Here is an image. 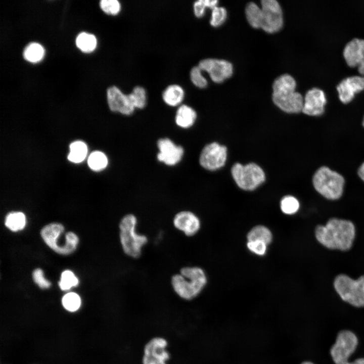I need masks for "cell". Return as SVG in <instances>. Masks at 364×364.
<instances>
[{
  "instance_id": "8fae6325",
  "label": "cell",
  "mask_w": 364,
  "mask_h": 364,
  "mask_svg": "<svg viewBox=\"0 0 364 364\" xmlns=\"http://www.w3.org/2000/svg\"><path fill=\"white\" fill-rule=\"evenodd\" d=\"M226 157V148L216 142H213L206 145L203 148L199 161L203 168L214 171L224 166Z\"/></svg>"
},
{
  "instance_id": "5b68a950",
  "label": "cell",
  "mask_w": 364,
  "mask_h": 364,
  "mask_svg": "<svg viewBox=\"0 0 364 364\" xmlns=\"http://www.w3.org/2000/svg\"><path fill=\"white\" fill-rule=\"evenodd\" d=\"M312 181L316 191L327 199L336 200L342 195L343 177L326 166H322L316 170Z\"/></svg>"
},
{
  "instance_id": "f546056e",
  "label": "cell",
  "mask_w": 364,
  "mask_h": 364,
  "mask_svg": "<svg viewBox=\"0 0 364 364\" xmlns=\"http://www.w3.org/2000/svg\"><path fill=\"white\" fill-rule=\"evenodd\" d=\"M62 303L64 308L67 311L74 312L80 308L81 301L80 297L77 294L70 292L63 297Z\"/></svg>"
},
{
  "instance_id": "ffe728a7",
  "label": "cell",
  "mask_w": 364,
  "mask_h": 364,
  "mask_svg": "<svg viewBox=\"0 0 364 364\" xmlns=\"http://www.w3.org/2000/svg\"><path fill=\"white\" fill-rule=\"evenodd\" d=\"M197 118V112L192 107L186 104H181L176 111L174 121L178 127L186 129L193 126Z\"/></svg>"
},
{
  "instance_id": "cb8c5ba5",
  "label": "cell",
  "mask_w": 364,
  "mask_h": 364,
  "mask_svg": "<svg viewBox=\"0 0 364 364\" xmlns=\"http://www.w3.org/2000/svg\"><path fill=\"white\" fill-rule=\"evenodd\" d=\"M25 224L26 217L22 212H11L6 217L5 225L12 231L17 232L23 229Z\"/></svg>"
},
{
  "instance_id": "ba28073f",
  "label": "cell",
  "mask_w": 364,
  "mask_h": 364,
  "mask_svg": "<svg viewBox=\"0 0 364 364\" xmlns=\"http://www.w3.org/2000/svg\"><path fill=\"white\" fill-rule=\"evenodd\" d=\"M231 173L238 186L244 190H255L265 179L263 169L254 163L245 165L237 163L233 166Z\"/></svg>"
},
{
  "instance_id": "52a82bcc",
  "label": "cell",
  "mask_w": 364,
  "mask_h": 364,
  "mask_svg": "<svg viewBox=\"0 0 364 364\" xmlns=\"http://www.w3.org/2000/svg\"><path fill=\"white\" fill-rule=\"evenodd\" d=\"M356 335L349 330H343L338 334L335 343L330 349V354L335 364H364V358L349 361V358L358 345Z\"/></svg>"
},
{
  "instance_id": "4316f807",
  "label": "cell",
  "mask_w": 364,
  "mask_h": 364,
  "mask_svg": "<svg viewBox=\"0 0 364 364\" xmlns=\"http://www.w3.org/2000/svg\"><path fill=\"white\" fill-rule=\"evenodd\" d=\"M248 241H260L266 245L272 240V234L267 228L263 225H257L253 228L248 234Z\"/></svg>"
},
{
  "instance_id": "3957f363",
  "label": "cell",
  "mask_w": 364,
  "mask_h": 364,
  "mask_svg": "<svg viewBox=\"0 0 364 364\" xmlns=\"http://www.w3.org/2000/svg\"><path fill=\"white\" fill-rule=\"evenodd\" d=\"M207 277L204 271L197 266H186L180 274L173 275L171 284L174 292L182 299L190 301L197 297L206 286Z\"/></svg>"
},
{
  "instance_id": "e0dca14e",
  "label": "cell",
  "mask_w": 364,
  "mask_h": 364,
  "mask_svg": "<svg viewBox=\"0 0 364 364\" xmlns=\"http://www.w3.org/2000/svg\"><path fill=\"white\" fill-rule=\"evenodd\" d=\"M174 226L188 237L196 235L199 231L201 222L199 217L193 212L183 210L177 213L173 219Z\"/></svg>"
},
{
  "instance_id": "6da1fadb",
  "label": "cell",
  "mask_w": 364,
  "mask_h": 364,
  "mask_svg": "<svg viewBox=\"0 0 364 364\" xmlns=\"http://www.w3.org/2000/svg\"><path fill=\"white\" fill-rule=\"evenodd\" d=\"M315 234L317 241L326 247L345 251L352 245L355 228L350 221L333 218L326 225H317Z\"/></svg>"
},
{
  "instance_id": "ac0fdd59",
  "label": "cell",
  "mask_w": 364,
  "mask_h": 364,
  "mask_svg": "<svg viewBox=\"0 0 364 364\" xmlns=\"http://www.w3.org/2000/svg\"><path fill=\"white\" fill-rule=\"evenodd\" d=\"M364 89V77L353 76L342 80L337 86L339 98L344 104L351 102L355 95Z\"/></svg>"
},
{
  "instance_id": "e575fe53",
  "label": "cell",
  "mask_w": 364,
  "mask_h": 364,
  "mask_svg": "<svg viewBox=\"0 0 364 364\" xmlns=\"http://www.w3.org/2000/svg\"><path fill=\"white\" fill-rule=\"evenodd\" d=\"M227 17V12L223 7H216L212 10L210 25L213 27H218L221 25Z\"/></svg>"
},
{
  "instance_id": "ab89813d",
  "label": "cell",
  "mask_w": 364,
  "mask_h": 364,
  "mask_svg": "<svg viewBox=\"0 0 364 364\" xmlns=\"http://www.w3.org/2000/svg\"><path fill=\"white\" fill-rule=\"evenodd\" d=\"M301 364H314V363L309 361H303V362H302Z\"/></svg>"
},
{
  "instance_id": "60d3db41",
  "label": "cell",
  "mask_w": 364,
  "mask_h": 364,
  "mask_svg": "<svg viewBox=\"0 0 364 364\" xmlns=\"http://www.w3.org/2000/svg\"><path fill=\"white\" fill-rule=\"evenodd\" d=\"M362 125H363V126L364 127V117H363V120H362Z\"/></svg>"
},
{
  "instance_id": "30bf717a",
  "label": "cell",
  "mask_w": 364,
  "mask_h": 364,
  "mask_svg": "<svg viewBox=\"0 0 364 364\" xmlns=\"http://www.w3.org/2000/svg\"><path fill=\"white\" fill-rule=\"evenodd\" d=\"M261 28L266 32H278L283 27V16L281 7L276 0H262Z\"/></svg>"
},
{
  "instance_id": "8d00e7d4",
  "label": "cell",
  "mask_w": 364,
  "mask_h": 364,
  "mask_svg": "<svg viewBox=\"0 0 364 364\" xmlns=\"http://www.w3.org/2000/svg\"><path fill=\"white\" fill-rule=\"evenodd\" d=\"M32 277L34 282L41 288H48L51 283L43 277V271L40 268H36L33 271Z\"/></svg>"
},
{
  "instance_id": "8992f818",
  "label": "cell",
  "mask_w": 364,
  "mask_h": 364,
  "mask_svg": "<svg viewBox=\"0 0 364 364\" xmlns=\"http://www.w3.org/2000/svg\"><path fill=\"white\" fill-rule=\"evenodd\" d=\"M334 288L341 299L357 307L364 306V275L355 280L345 275L337 276Z\"/></svg>"
},
{
  "instance_id": "9a60e30c",
  "label": "cell",
  "mask_w": 364,
  "mask_h": 364,
  "mask_svg": "<svg viewBox=\"0 0 364 364\" xmlns=\"http://www.w3.org/2000/svg\"><path fill=\"white\" fill-rule=\"evenodd\" d=\"M343 56L350 67H357L359 73L364 75V40L354 38L345 47Z\"/></svg>"
},
{
  "instance_id": "7c38bea8",
  "label": "cell",
  "mask_w": 364,
  "mask_h": 364,
  "mask_svg": "<svg viewBox=\"0 0 364 364\" xmlns=\"http://www.w3.org/2000/svg\"><path fill=\"white\" fill-rule=\"evenodd\" d=\"M157 146L158 149L157 159L165 165L175 166L181 161L184 157V148L168 138L159 139L157 142Z\"/></svg>"
},
{
  "instance_id": "d590c367",
  "label": "cell",
  "mask_w": 364,
  "mask_h": 364,
  "mask_svg": "<svg viewBox=\"0 0 364 364\" xmlns=\"http://www.w3.org/2000/svg\"><path fill=\"white\" fill-rule=\"evenodd\" d=\"M100 6L105 13L110 15H116L121 10V4L117 0H102Z\"/></svg>"
},
{
  "instance_id": "d6986e66",
  "label": "cell",
  "mask_w": 364,
  "mask_h": 364,
  "mask_svg": "<svg viewBox=\"0 0 364 364\" xmlns=\"http://www.w3.org/2000/svg\"><path fill=\"white\" fill-rule=\"evenodd\" d=\"M63 225L59 223H52L46 225L41 230L40 234L42 238L52 249L59 253L58 240L60 235L64 232Z\"/></svg>"
},
{
  "instance_id": "1f68e13d",
  "label": "cell",
  "mask_w": 364,
  "mask_h": 364,
  "mask_svg": "<svg viewBox=\"0 0 364 364\" xmlns=\"http://www.w3.org/2000/svg\"><path fill=\"white\" fill-rule=\"evenodd\" d=\"M299 208L298 201L292 196L284 197L281 201V210L285 214H294L298 211Z\"/></svg>"
},
{
  "instance_id": "d4e9b609",
  "label": "cell",
  "mask_w": 364,
  "mask_h": 364,
  "mask_svg": "<svg viewBox=\"0 0 364 364\" xmlns=\"http://www.w3.org/2000/svg\"><path fill=\"white\" fill-rule=\"evenodd\" d=\"M97 43L95 35L85 32L79 33L76 39L77 47L83 52L93 51L96 48Z\"/></svg>"
},
{
  "instance_id": "44dd1931",
  "label": "cell",
  "mask_w": 364,
  "mask_h": 364,
  "mask_svg": "<svg viewBox=\"0 0 364 364\" xmlns=\"http://www.w3.org/2000/svg\"><path fill=\"white\" fill-rule=\"evenodd\" d=\"M185 96L184 88L177 84L167 86L162 94L163 102L167 105L174 107L181 105Z\"/></svg>"
},
{
  "instance_id": "9c48e42d",
  "label": "cell",
  "mask_w": 364,
  "mask_h": 364,
  "mask_svg": "<svg viewBox=\"0 0 364 364\" xmlns=\"http://www.w3.org/2000/svg\"><path fill=\"white\" fill-rule=\"evenodd\" d=\"M168 347V342L164 337L151 338L143 347L142 364H168L170 355Z\"/></svg>"
},
{
  "instance_id": "5bb4252c",
  "label": "cell",
  "mask_w": 364,
  "mask_h": 364,
  "mask_svg": "<svg viewBox=\"0 0 364 364\" xmlns=\"http://www.w3.org/2000/svg\"><path fill=\"white\" fill-rule=\"evenodd\" d=\"M107 99L109 107L113 112L129 116L135 110L128 94H124L116 86H110L107 89Z\"/></svg>"
},
{
  "instance_id": "f35d334b",
  "label": "cell",
  "mask_w": 364,
  "mask_h": 364,
  "mask_svg": "<svg viewBox=\"0 0 364 364\" xmlns=\"http://www.w3.org/2000/svg\"><path fill=\"white\" fill-rule=\"evenodd\" d=\"M358 175L360 178L364 181V162L360 165L358 170Z\"/></svg>"
},
{
  "instance_id": "836d02e7",
  "label": "cell",
  "mask_w": 364,
  "mask_h": 364,
  "mask_svg": "<svg viewBox=\"0 0 364 364\" xmlns=\"http://www.w3.org/2000/svg\"><path fill=\"white\" fill-rule=\"evenodd\" d=\"M190 79L193 84L200 88H204L207 85L206 79L202 74V70L198 66L193 67L190 72Z\"/></svg>"
},
{
  "instance_id": "484cf974",
  "label": "cell",
  "mask_w": 364,
  "mask_h": 364,
  "mask_svg": "<svg viewBox=\"0 0 364 364\" xmlns=\"http://www.w3.org/2000/svg\"><path fill=\"white\" fill-rule=\"evenodd\" d=\"M43 48L39 43L32 42L25 48L23 56L25 60L32 62L36 63L40 61L44 56Z\"/></svg>"
},
{
  "instance_id": "603a6c76",
  "label": "cell",
  "mask_w": 364,
  "mask_h": 364,
  "mask_svg": "<svg viewBox=\"0 0 364 364\" xmlns=\"http://www.w3.org/2000/svg\"><path fill=\"white\" fill-rule=\"evenodd\" d=\"M87 153L86 144L81 141H75L70 145V152L68 159L73 163H78L85 159Z\"/></svg>"
},
{
  "instance_id": "d6a6232c",
  "label": "cell",
  "mask_w": 364,
  "mask_h": 364,
  "mask_svg": "<svg viewBox=\"0 0 364 364\" xmlns=\"http://www.w3.org/2000/svg\"><path fill=\"white\" fill-rule=\"evenodd\" d=\"M218 1L216 0H198L193 4L194 13L198 18L202 17L205 13L206 8L212 10L216 7Z\"/></svg>"
},
{
  "instance_id": "74e56055",
  "label": "cell",
  "mask_w": 364,
  "mask_h": 364,
  "mask_svg": "<svg viewBox=\"0 0 364 364\" xmlns=\"http://www.w3.org/2000/svg\"><path fill=\"white\" fill-rule=\"evenodd\" d=\"M267 245L260 241H248V248L252 252L259 255H263L266 250Z\"/></svg>"
},
{
  "instance_id": "277c9868",
  "label": "cell",
  "mask_w": 364,
  "mask_h": 364,
  "mask_svg": "<svg viewBox=\"0 0 364 364\" xmlns=\"http://www.w3.org/2000/svg\"><path fill=\"white\" fill-rule=\"evenodd\" d=\"M136 217L127 214L121 219L119 225V239L124 253L133 258H138L142 254V248L148 243V238L136 232Z\"/></svg>"
},
{
  "instance_id": "f1b7e54d",
  "label": "cell",
  "mask_w": 364,
  "mask_h": 364,
  "mask_svg": "<svg viewBox=\"0 0 364 364\" xmlns=\"http://www.w3.org/2000/svg\"><path fill=\"white\" fill-rule=\"evenodd\" d=\"M128 95L135 109H143L145 107L147 104V96L146 91L143 87L135 86Z\"/></svg>"
},
{
  "instance_id": "4dcf8cb0",
  "label": "cell",
  "mask_w": 364,
  "mask_h": 364,
  "mask_svg": "<svg viewBox=\"0 0 364 364\" xmlns=\"http://www.w3.org/2000/svg\"><path fill=\"white\" fill-rule=\"evenodd\" d=\"M78 284V280L72 271L69 270L64 271L61 276L59 285L62 290L66 291Z\"/></svg>"
},
{
  "instance_id": "83f0119b",
  "label": "cell",
  "mask_w": 364,
  "mask_h": 364,
  "mask_svg": "<svg viewBox=\"0 0 364 364\" xmlns=\"http://www.w3.org/2000/svg\"><path fill=\"white\" fill-rule=\"evenodd\" d=\"M87 163L92 170L100 171L104 169L107 166L108 160L104 153L96 151L90 154L87 160Z\"/></svg>"
},
{
  "instance_id": "2e32d148",
  "label": "cell",
  "mask_w": 364,
  "mask_h": 364,
  "mask_svg": "<svg viewBox=\"0 0 364 364\" xmlns=\"http://www.w3.org/2000/svg\"><path fill=\"white\" fill-rule=\"evenodd\" d=\"M326 102L325 94L322 89L312 88L305 94L302 112L309 116L321 115L324 112Z\"/></svg>"
},
{
  "instance_id": "7a4b0ae2",
  "label": "cell",
  "mask_w": 364,
  "mask_h": 364,
  "mask_svg": "<svg viewBox=\"0 0 364 364\" xmlns=\"http://www.w3.org/2000/svg\"><path fill=\"white\" fill-rule=\"evenodd\" d=\"M296 86L294 78L287 74L277 77L272 84L273 102L286 113H297L302 111L304 98L295 91Z\"/></svg>"
},
{
  "instance_id": "4fadbf2b",
  "label": "cell",
  "mask_w": 364,
  "mask_h": 364,
  "mask_svg": "<svg viewBox=\"0 0 364 364\" xmlns=\"http://www.w3.org/2000/svg\"><path fill=\"white\" fill-rule=\"evenodd\" d=\"M198 66L202 71L207 72L211 80L217 83L222 82L233 73V65L224 60L207 58L201 60Z\"/></svg>"
},
{
  "instance_id": "7402d4cb",
  "label": "cell",
  "mask_w": 364,
  "mask_h": 364,
  "mask_svg": "<svg viewBox=\"0 0 364 364\" xmlns=\"http://www.w3.org/2000/svg\"><path fill=\"white\" fill-rule=\"evenodd\" d=\"M245 14L249 24L254 28H260L262 22V10L253 2L248 3L245 8Z\"/></svg>"
}]
</instances>
